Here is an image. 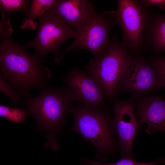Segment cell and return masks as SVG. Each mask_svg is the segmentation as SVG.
I'll use <instances>...</instances> for the list:
<instances>
[{
  "instance_id": "cell-1",
  "label": "cell",
  "mask_w": 165,
  "mask_h": 165,
  "mask_svg": "<svg viewBox=\"0 0 165 165\" xmlns=\"http://www.w3.org/2000/svg\"><path fill=\"white\" fill-rule=\"evenodd\" d=\"M12 31L10 24L0 27V66L3 77L23 98L33 88H45L52 75L42 58L11 38Z\"/></svg>"
},
{
  "instance_id": "cell-19",
  "label": "cell",
  "mask_w": 165,
  "mask_h": 165,
  "mask_svg": "<svg viewBox=\"0 0 165 165\" xmlns=\"http://www.w3.org/2000/svg\"><path fill=\"white\" fill-rule=\"evenodd\" d=\"M0 90L9 98L15 107L16 106L18 102L22 98L1 73L0 75Z\"/></svg>"
},
{
  "instance_id": "cell-20",
  "label": "cell",
  "mask_w": 165,
  "mask_h": 165,
  "mask_svg": "<svg viewBox=\"0 0 165 165\" xmlns=\"http://www.w3.org/2000/svg\"><path fill=\"white\" fill-rule=\"evenodd\" d=\"M140 4L144 6H150L152 5L157 7L161 11L165 13V0H140Z\"/></svg>"
},
{
  "instance_id": "cell-17",
  "label": "cell",
  "mask_w": 165,
  "mask_h": 165,
  "mask_svg": "<svg viewBox=\"0 0 165 165\" xmlns=\"http://www.w3.org/2000/svg\"><path fill=\"white\" fill-rule=\"evenodd\" d=\"M27 112L25 110L11 108L2 105H0V115L11 122L15 123H21L24 121Z\"/></svg>"
},
{
  "instance_id": "cell-12",
  "label": "cell",
  "mask_w": 165,
  "mask_h": 165,
  "mask_svg": "<svg viewBox=\"0 0 165 165\" xmlns=\"http://www.w3.org/2000/svg\"><path fill=\"white\" fill-rule=\"evenodd\" d=\"M137 100L136 116L138 125L147 124L146 132L165 133V99L158 95L143 97Z\"/></svg>"
},
{
  "instance_id": "cell-13",
  "label": "cell",
  "mask_w": 165,
  "mask_h": 165,
  "mask_svg": "<svg viewBox=\"0 0 165 165\" xmlns=\"http://www.w3.org/2000/svg\"><path fill=\"white\" fill-rule=\"evenodd\" d=\"M144 43L154 53L165 52V13L150 15L143 33Z\"/></svg>"
},
{
  "instance_id": "cell-4",
  "label": "cell",
  "mask_w": 165,
  "mask_h": 165,
  "mask_svg": "<svg viewBox=\"0 0 165 165\" xmlns=\"http://www.w3.org/2000/svg\"><path fill=\"white\" fill-rule=\"evenodd\" d=\"M69 112L73 117V130L96 147L99 160L110 152L113 145L112 121L106 112L84 105L72 107Z\"/></svg>"
},
{
  "instance_id": "cell-10",
  "label": "cell",
  "mask_w": 165,
  "mask_h": 165,
  "mask_svg": "<svg viewBox=\"0 0 165 165\" xmlns=\"http://www.w3.org/2000/svg\"><path fill=\"white\" fill-rule=\"evenodd\" d=\"M134 99L116 100L112 126L118 136L122 157L132 158V145L139 126L134 113Z\"/></svg>"
},
{
  "instance_id": "cell-16",
  "label": "cell",
  "mask_w": 165,
  "mask_h": 165,
  "mask_svg": "<svg viewBox=\"0 0 165 165\" xmlns=\"http://www.w3.org/2000/svg\"><path fill=\"white\" fill-rule=\"evenodd\" d=\"M160 163H165V158H160L149 162L139 163L135 162L132 158L122 157L118 161L112 163H104L84 158L82 159L81 164L82 165H156Z\"/></svg>"
},
{
  "instance_id": "cell-9",
  "label": "cell",
  "mask_w": 165,
  "mask_h": 165,
  "mask_svg": "<svg viewBox=\"0 0 165 165\" xmlns=\"http://www.w3.org/2000/svg\"><path fill=\"white\" fill-rule=\"evenodd\" d=\"M64 83L63 88L73 101H77L84 106L93 108H100L103 104L105 96L97 82L79 69L69 71Z\"/></svg>"
},
{
  "instance_id": "cell-2",
  "label": "cell",
  "mask_w": 165,
  "mask_h": 165,
  "mask_svg": "<svg viewBox=\"0 0 165 165\" xmlns=\"http://www.w3.org/2000/svg\"><path fill=\"white\" fill-rule=\"evenodd\" d=\"M73 102L64 88L46 87L36 97L30 95L23 98L22 104L29 115L36 121L39 129L46 132L45 146L53 150L58 148L55 138L63 124L65 115L69 112Z\"/></svg>"
},
{
  "instance_id": "cell-6",
  "label": "cell",
  "mask_w": 165,
  "mask_h": 165,
  "mask_svg": "<svg viewBox=\"0 0 165 165\" xmlns=\"http://www.w3.org/2000/svg\"><path fill=\"white\" fill-rule=\"evenodd\" d=\"M38 18L39 26L35 38L22 46L25 50L33 48L35 51L34 54L41 58L47 54L53 53L54 61L58 64L64 56L60 51V46L66 40L74 39L77 31L47 10Z\"/></svg>"
},
{
  "instance_id": "cell-14",
  "label": "cell",
  "mask_w": 165,
  "mask_h": 165,
  "mask_svg": "<svg viewBox=\"0 0 165 165\" xmlns=\"http://www.w3.org/2000/svg\"><path fill=\"white\" fill-rule=\"evenodd\" d=\"M56 0H32L28 17L24 19L21 26L22 29L35 30L37 26L34 19L48 10L56 2Z\"/></svg>"
},
{
  "instance_id": "cell-3",
  "label": "cell",
  "mask_w": 165,
  "mask_h": 165,
  "mask_svg": "<svg viewBox=\"0 0 165 165\" xmlns=\"http://www.w3.org/2000/svg\"><path fill=\"white\" fill-rule=\"evenodd\" d=\"M136 56L114 36L106 53L99 59H92L87 65V72L96 81L108 99L114 97L123 75Z\"/></svg>"
},
{
  "instance_id": "cell-8",
  "label": "cell",
  "mask_w": 165,
  "mask_h": 165,
  "mask_svg": "<svg viewBox=\"0 0 165 165\" xmlns=\"http://www.w3.org/2000/svg\"><path fill=\"white\" fill-rule=\"evenodd\" d=\"M162 87L154 68L144 58L136 56L123 75L117 91L128 92L136 100Z\"/></svg>"
},
{
  "instance_id": "cell-15",
  "label": "cell",
  "mask_w": 165,
  "mask_h": 165,
  "mask_svg": "<svg viewBox=\"0 0 165 165\" xmlns=\"http://www.w3.org/2000/svg\"><path fill=\"white\" fill-rule=\"evenodd\" d=\"M29 3L28 0H0V12L5 15L17 11L28 14Z\"/></svg>"
},
{
  "instance_id": "cell-18",
  "label": "cell",
  "mask_w": 165,
  "mask_h": 165,
  "mask_svg": "<svg viewBox=\"0 0 165 165\" xmlns=\"http://www.w3.org/2000/svg\"><path fill=\"white\" fill-rule=\"evenodd\" d=\"M149 62L155 69L162 87L165 88V57L162 56L152 57Z\"/></svg>"
},
{
  "instance_id": "cell-5",
  "label": "cell",
  "mask_w": 165,
  "mask_h": 165,
  "mask_svg": "<svg viewBox=\"0 0 165 165\" xmlns=\"http://www.w3.org/2000/svg\"><path fill=\"white\" fill-rule=\"evenodd\" d=\"M117 24L115 11L95 12L77 31L73 42L63 52L86 49L90 51L94 60L105 55L111 43L109 37L111 30Z\"/></svg>"
},
{
  "instance_id": "cell-7",
  "label": "cell",
  "mask_w": 165,
  "mask_h": 165,
  "mask_svg": "<svg viewBox=\"0 0 165 165\" xmlns=\"http://www.w3.org/2000/svg\"><path fill=\"white\" fill-rule=\"evenodd\" d=\"M115 16L122 32V42L134 55L139 53L143 42V34L151 14L149 6L139 0H119Z\"/></svg>"
},
{
  "instance_id": "cell-11",
  "label": "cell",
  "mask_w": 165,
  "mask_h": 165,
  "mask_svg": "<svg viewBox=\"0 0 165 165\" xmlns=\"http://www.w3.org/2000/svg\"><path fill=\"white\" fill-rule=\"evenodd\" d=\"M47 11L76 31L96 12L88 0H56Z\"/></svg>"
}]
</instances>
